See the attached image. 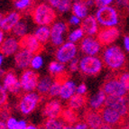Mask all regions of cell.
Masks as SVG:
<instances>
[{
  "instance_id": "cell-37",
  "label": "cell",
  "mask_w": 129,
  "mask_h": 129,
  "mask_svg": "<svg viewBox=\"0 0 129 129\" xmlns=\"http://www.w3.org/2000/svg\"><path fill=\"white\" fill-rule=\"evenodd\" d=\"M68 69L71 73H74V72L80 71V60L76 57L72 60H71L69 62V65H68Z\"/></svg>"
},
{
  "instance_id": "cell-38",
  "label": "cell",
  "mask_w": 129,
  "mask_h": 129,
  "mask_svg": "<svg viewBox=\"0 0 129 129\" xmlns=\"http://www.w3.org/2000/svg\"><path fill=\"white\" fill-rule=\"evenodd\" d=\"M6 122V125H7V129H15L17 126L18 120L15 118V116H9L7 120L5 121Z\"/></svg>"
},
{
  "instance_id": "cell-19",
  "label": "cell",
  "mask_w": 129,
  "mask_h": 129,
  "mask_svg": "<svg viewBox=\"0 0 129 129\" xmlns=\"http://www.w3.org/2000/svg\"><path fill=\"white\" fill-rule=\"evenodd\" d=\"M84 121L88 125V129H98L104 124L100 111L88 109L84 114Z\"/></svg>"
},
{
  "instance_id": "cell-9",
  "label": "cell",
  "mask_w": 129,
  "mask_h": 129,
  "mask_svg": "<svg viewBox=\"0 0 129 129\" xmlns=\"http://www.w3.org/2000/svg\"><path fill=\"white\" fill-rule=\"evenodd\" d=\"M80 49L84 55L95 56L99 55L102 52L103 46L97 38H94V36H87L80 41Z\"/></svg>"
},
{
  "instance_id": "cell-42",
  "label": "cell",
  "mask_w": 129,
  "mask_h": 129,
  "mask_svg": "<svg viewBox=\"0 0 129 129\" xmlns=\"http://www.w3.org/2000/svg\"><path fill=\"white\" fill-rule=\"evenodd\" d=\"M10 116V110L6 107H3L2 108V113H1V120L6 121L7 118Z\"/></svg>"
},
{
  "instance_id": "cell-54",
  "label": "cell",
  "mask_w": 129,
  "mask_h": 129,
  "mask_svg": "<svg viewBox=\"0 0 129 129\" xmlns=\"http://www.w3.org/2000/svg\"><path fill=\"white\" fill-rule=\"evenodd\" d=\"M62 129H73V125H64V126H63Z\"/></svg>"
},
{
  "instance_id": "cell-10",
  "label": "cell",
  "mask_w": 129,
  "mask_h": 129,
  "mask_svg": "<svg viewBox=\"0 0 129 129\" xmlns=\"http://www.w3.org/2000/svg\"><path fill=\"white\" fill-rule=\"evenodd\" d=\"M105 106H108L116 109L124 118H125L129 115V99L126 96L125 97L107 96Z\"/></svg>"
},
{
  "instance_id": "cell-17",
  "label": "cell",
  "mask_w": 129,
  "mask_h": 129,
  "mask_svg": "<svg viewBox=\"0 0 129 129\" xmlns=\"http://www.w3.org/2000/svg\"><path fill=\"white\" fill-rule=\"evenodd\" d=\"M19 49V40L15 36H9L5 38L3 43L0 44V52L7 57L15 55Z\"/></svg>"
},
{
  "instance_id": "cell-1",
  "label": "cell",
  "mask_w": 129,
  "mask_h": 129,
  "mask_svg": "<svg viewBox=\"0 0 129 129\" xmlns=\"http://www.w3.org/2000/svg\"><path fill=\"white\" fill-rule=\"evenodd\" d=\"M101 59L108 69L112 71H120L125 67L126 56L123 50L116 44L105 46L101 52Z\"/></svg>"
},
{
  "instance_id": "cell-28",
  "label": "cell",
  "mask_w": 129,
  "mask_h": 129,
  "mask_svg": "<svg viewBox=\"0 0 129 129\" xmlns=\"http://www.w3.org/2000/svg\"><path fill=\"white\" fill-rule=\"evenodd\" d=\"M71 10L73 15H77L78 17H80V19H84L86 17L88 13V8L87 7V6L83 3L82 0H77L74 2V4L71 7Z\"/></svg>"
},
{
  "instance_id": "cell-3",
  "label": "cell",
  "mask_w": 129,
  "mask_h": 129,
  "mask_svg": "<svg viewBox=\"0 0 129 129\" xmlns=\"http://www.w3.org/2000/svg\"><path fill=\"white\" fill-rule=\"evenodd\" d=\"M103 67L102 59L98 55H84L80 59V71L85 76L93 77L99 75Z\"/></svg>"
},
{
  "instance_id": "cell-51",
  "label": "cell",
  "mask_w": 129,
  "mask_h": 129,
  "mask_svg": "<svg viewBox=\"0 0 129 129\" xmlns=\"http://www.w3.org/2000/svg\"><path fill=\"white\" fill-rule=\"evenodd\" d=\"M0 129H7V125H6V122L3 120H0Z\"/></svg>"
},
{
  "instance_id": "cell-47",
  "label": "cell",
  "mask_w": 129,
  "mask_h": 129,
  "mask_svg": "<svg viewBox=\"0 0 129 129\" xmlns=\"http://www.w3.org/2000/svg\"><path fill=\"white\" fill-rule=\"evenodd\" d=\"M47 2L51 7H52L53 8H57L60 2V0H47Z\"/></svg>"
},
{
  "instance_id": "cell-36",
  "label": "cell",
  "mask_w": 129,
  "mask_h": 129,
  "mask_svg": "<svg viewBox=\"0 0 129 129\" xmlns=\"http://www.w3.org/2000/svg\"><path fill=\"white\" fill-rule=\"evenodd\" d=\"M8 102V92L6 88L3 87L2 84H0V108L6 107Z\"/></svg>"
},
{
  "instance_id": "cell-4",
  "label": "cell",
  "mask_w": 129,
  "mask_h": 129,
  "mask_svg": "<svg viewBox=\"0 0 129 129\" xmlns=\"http://www.w3.org/2000/svg\"><path fill=\"white\" fill-rule=\"evenodd\" d=\"M95 17L102 27H115L119 24L118 12L111 6L99 7L96 11Z\"/></svg>"
},
{
  "instance_id": "cell-5",
  "label": "cell",
  "mask_w": 129,
  "mask_h": 129,
  "mask_svg": "<svg viewBox=\"0 0 129 129\" xmlns=\"http://www.w3.org/2000/svg\"><path fill=\"white\" fill-rule=\"evenodd\" d=\"M42 96L38 92L31 91V92H24L20 97L17 103V108L20 113L24 116L32 114L42 101Z\"/></svg>"
},
{
  "instance_id": "cell-44",
  "label": "cell",
  "mask_w": 129,
  "mask_h": 129,
  "mask_svg": "<svg viewBox=\"0 0 129 129\" xmlns=\"http://www.w3.org/2000/svg\"><path fill=\"white\" fill-rule=\"evenodd\" d=\"M28 124L24 119H21V120H18V124H17V126L15 129H27L28 127Z\"/></svg>"
},
{
  "instance_id": "cell-32",
  "label": "cell",
  "mask_w": 129,
  "mask_h": 129,
  "mask_svg": "<svg viewBox=\"0 0 129 129\" xmlns=\"http://www.w3.org/2000/svg\"><path fill=\"white\" fill-rule=\"evenodd\" d=\"M84 31L82 30L81 27H78L76 29H74L73 31H71L68 35V41L71 42V43H78V42L81 41L84 38Z\"/></svg>"
},
{
  "instance_id": "cell-59",
  "label": "cell",
  "mask_w": 129,
  "mask_h": 129,
  "mask_svg": "<svg viewBox=\"0 0 129 129\" xmlns=\"http://www.w3.org/2000/svg\"><path fill=\"white\" fill-rule=\"evenodd\" d=\"M126 8H127V11H128V13H129V5H128V7H127Z\"/></svg>"
},
{
  "instance_id": "cell-35",
  "label": "cell",
  "mask_w": 129,
  "mask_h": 129,
  "mask_svg": "<svg viewBox=\"0 0 129 129\" xmlns=\"http://www.w3.org/2000/svg\"><path fill=\"white\" fill-rule=\"evenodd\" d=\"M117 79L120 80L124 88H125L127 93H129V72L128 71H123L117 76Z\"/></svg>"
},
{
  "instance_id": "cell-56",
  "label": "cell",
  "mask_w": 129,
  "mask_h": 129,
  "mask_svg": "<svg viewBox=\"0 0 129 129\" xmlns=\"http://www.w3.org/2000/svg\"><path fill=\"white\" fill-rule=\"evenodd\" d=\"M120 129H129V124L127 123V124H125V125H122Z\"/></svg>"
},
{
  "instance_id": "cell-20",
  "label": "cell",
  "mask_w": 129,
  "mask_h": 129,
  "mask_svg": "<svg viewBox=\"0 0 129 129\" xmlns=\"http://www.w3.org/2000/svg\"><path fill=\"white\" fill-rule=\"evenodd\" d=\"M80 27L87 36H95L99 31V24L93 15H87L81 21Z\"/></svg>"
},
{
  "instance_id": "cell-61",
  "label": "cell",
  "mask_w": 129,
  "mask_h": 129,
  "mask_svg": "<svg viewBox=\"0 0 129 129\" xmlns=\"http://www.w3.org/2000/svg\"><path fill=\"white\" fill-rule=\"evenodd\" d=\"M71 1H77V0H71Z\"/></svg>"
},
{
  "instance_id": "cell-45",
  "label": "cell",
  "mask_w": 129,
  "mask_h": 129,
  "mask_svg": "<svg viewBox=\"0 0 129 129\" xmlns=\"http://www.w3.org/2000/svg\"><path fill=\"white\" fill-rule=\"evenodd\" d=\"M116 6L121 8H125L127 7L129 5V0H116Z\"/></svg>"
},
{
  "instance_id": "cell-27",
  "label": "cell",
  "mask_w": 129,
  "mask_h": 129,
  "mask_svg": "<svg viewBox=\"0 0 129 129\" xmlns=\"http://www.w3.org/2000/svg\"><path fill=\"white\" fill-rule=\"evenodd\" d=\"M60 118L62 119L63 122L67 125H74L75 123L79 121V115H78L77 111L67 107L66 108H63Z\"/></svg>"
},
{
  "instance_id": "cell-24",
  "label": "cell",
  "mask_w": 129,
  "mask_h": 129,
  "mask_svg": "<svg viewBox=\"0 0 129 129\" xmlns=\"http://www.w3.org/2000/svg\"><path fill=\"white\" fill-rule=\"evenodd\" d=\"M87 103H88V100H87L86 96L75 93V94L68 100L67 107L71 108V109L75 110V111H79V110L82 109V108L87 105Z\"/></svg>"
},
{
  "instance_id": "cell-48",
  "label": "cell",
  "mask_w": 129,
  "mask_h": 129,
  "mask_svg": "<svg viewBox=\"0 0 129 129\" xmlns=\"http://www.w3.org/2000/svg\"><path fill=\"white\" fill-rule=\"evenodd\" d=\"M83 3L87 6L88 8H90V7H94L95 6V0H82Z\"/></svg>"
},
{
  "instance_id": "cell-53",
  "label": "cell",
  "mask_w": 129,
  "mask_h": 129,
  "mask_svg": "<svg viewBox=\"0 0 129 129\" xmlns=\"http://www.w3.org/2000/svg\"><path fill=\"white\" fill-rule=\"evenodd\" d=\"M27 129H40V127L36 126V125H32V124H29Z\"/></svg>"
},
{
  "instance_id": "cell-62",
  "label": "cell",
  "mask_w": 129,
  "mask_h": 129,
  "mask_svg": "<svg viewBox=\"0 0 129 129\" xmlns=\"http://www.w3.org/2000/svg\"><path fill=\"white\" fill-rule=\"evenodd\" d=\"M128 124H129V118H128Z\"/></svg>"
},
{
  "instance_id": "cell-26",
  "label": "cell",
  "mask_w": 129,
  "mask_h": 129,
  "mask_svg": "<svg viewBox=\"0 0 129 129\" xmlns=\"http://www.w3.org/2000/svg\"><path fill=\"white\" fill-rule=\"evenodd\" d=\"M35 36L37 38L40 43L44 45L48 42L50 41V37H51V28L48 25H39L35 29L34 33Z\"/></svg>"
},
{
  "instance_id": "cell-60",
  "label": "cell",
  "mask_w": 129,
  "mask_h": 129,
  "mask_svg": "<svg viewBox=\"0 0 129 129\" xmlns=\"http://www.w3.org/2000/svg\"><path fill=\"white\" fill-rule=\"evenodd\" d=\"M40 129H46V128H43V127H42V126H41V128H40Z\"/></svg>"
},
{
  "instance_id": "cell-11",
  "label": "cell",
  "mask_w": 129,
  "mask_h": 129,
  "mask_svg": "<svg viewBox=\"0 0 129 129\" xmlns=\"http://www.w3.org/2000/svg\"><path fill=\"white\" fill-rule=\"evenodd\" d=\"M102 90L107 96H115V97H125L127 95L125 88L122 85L120 80L116 78H110L107 80L102 85Z\"/></svg>"
},
{
  "instance_id": "cell-49",
  "label": "cell",
  "mask_w": 129,
  "mask_h": 129,
  "mask_svg": "<svg viewBox=\"0 0 129 129\" xmlns=\"http://www.w3.org/2000/svg\"><path fill=\"white\" fill-rule=\"evenodd\" d=\"M98 129H114V127L111 126V125H108V124H105V123H104L103 125H102L101 126H99Z\"/></svg>"
},
{
  "instance_id": "cell-12",
  "label": "cell",
  "mask_w": 129,
  "mask_h": 129,
  "mask_svg": "<svg viewBox=\"0 0 129 129\" xmlns=\"http://www.w3.org/2000/svg\"><path fill=\"white\" fill-rule=\"evenodd\" d=\"M120 36V31L116 26L115 27H103L99 29L97 34V39L102 46H108L116 43Z\"/></svg>"
},
{
  "instance_id": "cell-23",
  "label": "cell",
  "mask_w": 129,
  "mask_h": 129,
  "mask_svg": "<svg viewBox=\"0 0 129 129\" xmlns=\"http://www.w3.org/2000/svg\"><path fill=\"white\" fill-rule=\"evenodd\" d=\"M76 88H77V85L73 80H70V79L65 80L62 82V85L60 88V96H59L60 100L68 101L76 93Z\"/></svg>"
},
{
  "instance_id": "cell-31",
  "label": "cell",
  "mask_w": 129,
  "mask_h": 129,
  "mask_svg": "<svg viewBox=\"0 0 129 129\" xmlns=\"http://www.w3.org/2000/svg\"><path fill=\"white\" fill-rule=\"evenodd\" d=\"M34 0H14V7L17 11H26L32 8Z\"/></svg>"
},
{
  "instance_id": "cell-16",
  "label": "cell",
  "mask_w": 129,
  "mask_h": 129,
  "mask_svg": "<svg viewBox=\"0 0 129 129\" xmlns=\"http://www.w3.org/2000/svg\"><path fill=\"white\" fill-rule=\"evenodd\" d=\"M100 113H101L104 123L111 126L123 124V120L125 119L116 109L108 106H104L103 108L100 110Z\"/></svg>"
},
{
  "instance_id": "cell-58",
  "label": "cell",
  "mask_w": 129,
  "mask_h": 129,
  "mask_svg": "<svg viewBox=\"0 0 129 129\" xmlns=\"http://www.w3.org/2000/svg\"><path fill=\"white\" fill-rule=\"evenodd\" d=\"M1 113H2V108H0V120H1Z\"/></svg>"
},
{
  "instance_id": "cell-50",
  "label": "cell",
  "mask_w": 129,
  "mask_h": 129,
  "mask_svg": "<svg viewBox=\"0 0 129 129\" xmlns=\"http://www.w3.org/2000/svg\"><path fill=\"white\" fill-rule=\"evenodd\" d=\"M4 39H5V33L0 29V44L3 43Z\"/></svg>"
},
{
  "instance_id": "cell-7",
  "label": "cell",
  "mask_w": 129,
  "mask_h": 129,
  "mask_svg": "<svg viewBox=\"0 0 129 129\" xmlns=\"http://www.w3.org/2000/svg\"><path fill=\"white\" fill-rule=\"evenodd\" d=\"M40 79L36 71L33 69H25L22 71L19 77L22 90L24 92H31L36 89L37 83Z\"/></svg>"
},
{
  "instance_id": "cell-34",
  "label": "cell",
  "mask_w": 129,
  "mask_h": 129,
  "mask_svg": "<svg viewBox=\"0 0 129 129\" xmlns=\"http://www.w3.org/2000/svg\"><path fill=\"white\" fill-rule=\"evenodd\" d=\"M71 7H72V5H71V0H60V4L56 9L60 14H65L67 12H69L70 10H71Z\"/></svg>"
},
{
  "instance_id": "cell-21",
  "label": "cell",
  "mask_w": 129,
  "mask_h": 129,
  "mask_svg": "<svg viewBox=\"0 0 129 129\" xmlns=\"http://www.w3.org/2000/svg\"><path fill=\"white\" fill-rule=\"evenodd\" d=\"M14 56H15L14 60H15V66L17 67L18 69L24 71V70L28 69L30 67L31 60H32L34 54H32L31 52L26 51V50L20 48L18 50V52Z\"/></svg>"
},
{
  "instance_id": "cell-13",
  "label": "cell",
  "mask_w": 129,
  "mask_h": 129,
  "mask_svg": "<svg viewBox=\"0 0 129 129\" xmlns=\"http://www.w3.org/2000/svg\"><path fill=\"white\" fill-rule=\"evenodd\" d=\"M2 85L8 93L14 95H19L22 92L21 84L19 78L14 71H7L2 79Z\"/></svg>"
},
{
  "instance_id": "cell-25",
  "label": "cell",
  "mask_w": 129,
  "mask_h": 129,
  "mask_svg": "<svg viewBox=\"0 0 129 129\" xmlns=\"http://www.w3.org/2000/svg\"><path fill=\"white\" fill-rule=\"evenodd\" d=\"M53 81L52 76H43L40 78L38 80L36 87V91L41 95L42 97L48 96L50 88L52 86V83Z\"/></svg>"
},
{
  "instance_id": "cell-30",
  "label": "cell",
  "mask_w": 129,
  "mask_h": 129,
  "mask_svg": "<svg viewBox=\"0 0 129 129\" xmlns=\"http://www.w3.org/2000/svg\"><path fill=\"white\" fill-rule=\"evenodd\" d=\"M27 31H28V24L26 23V21L20 20L17 24L15 25V27L13 28L12 34H13L15 37H18L20 39L21 37L27 35Z\"/></svg>"
},
{
  "instance_id": "cell-57",
  "label": "cell",
  "mask_w": 129,
  "mask_h": 129,
  "mask_svg": "<svg viewBox=\"0 0 129 129\" xmlns=\"http://www.w3.org/2000/svg\"><path fill=\"white\" fill-rule=\"evenodd\" d=\"M3 17H4V15H3V14L0 13V26H1V23H2Z\"/></svg>"
},
{
  "instance_id": "cell-18",
  "label": "cell",
  "mask_w": 129,
  "mask_h": 129,
  "mask_svg": "<svg viewBox=\"0 0 129 129\" xmlns=\"http://www.w3.org/2000/svg\"><path fill=\"white\" fill-rule=\"evenodd\" d=\"M21 18H22V15L19 12H17V11L9 12L8 14L4 15L2 23H1V26H0V29L4 33L12 32L13 28L21 20Z\"/></svg>"
},
{
  "instance_id": "cell-55",
  "label": "cell",
  "mask_w": 129,
  "mask_h": 129,
  "mask_svg": "<svg viewBox=\"0 0 129 129\" xmlns=\"http://www.w3.org/2000/svg\"><path fill=\"white\" fill-rule=\"evenodd\" d=\"M5 74H6V71H5L3 69L0 68V79H3V77H4Z\"/></svg>"
},
{
  "instance_id": "cell-6",
  "label": "cell",
  "mask_w": 129,
  "mask_h": 129,
  "mask_svg": "<svg viewBox=\"0 0 129 129\" xmlns=\"http://www.w3.org/2000/svg\"><path fill=\"white\" fill-rule=\"evenodd\" d=\"M78 55V46L71 42H64L55 52V59L63 64L69 63Z\"/></svg>"
},
{
  "instance_id": "cell-52",
  "label": "cell",
  "mask_w": 129,
  "mask_h": 129,
  "mask_svg": "<svg viewBox=\"0 0 129 129\" xmlns=\"http://www.w3.org/2000/svg\"><path fill=\"white\" fill-rule=\"evenodd\" d=\"M4 60H5V56L0 52V68L2 67L3 63H4Z\"/></svg>"
},
{
  "instance_id": "cell-39",
  "label": "cell",
  "mask_w": 129,
  "mask_h": 129,
  "mask_svg": "<svg viewBox=\"0 0 129 129\" xmlns=\"http://www.w3.org/2000/svg\"><path fill=\"white\" fill-rule=\"evenodd\" d=\"M114 0H95V6L99 8V7H106V6H110V4L113 3Z\"/></svg>"
},
{
  "instance_id": "cell-14",
  "label": "cell",
  "mask_w": 129,
  "mask_h": 129,
  "mask_svg": "<svg viewBox=\"0 0 129 129\" xmlns=\"http://www.w3.org/2000/svg\"><path fill=\"white\" fill-rule=\"evenodd\" d=\"M19 44L21 49H24L32 54H38L43 51V45L37 40L35 35L27 34L19 39Z\"/></svg>"
},
{
  "instance_id": "cell-2",
  "label": "cell",
  "mask_w": 129,
  "mask_h": 129,
  "mask_svg": "<svg viewBox=\"0 0 129 129\" xmlns=\"http://www.w3.org/2000/svg\"><path fill=\"white\" fill-rule=\"evenodd\" d=\"M31 15L35 24L38 25H52L57 18L56 11L46 3H40L33 7Z\"/></svg>"
},
{
  "instance_id": "cell-22",
  "label": "cell",
  "mask_w": 129,
  "mask_h": 129,
  "mask_svg": "<svg viewBox=\"0 0 129 129\" xmlns=\"http://www.w3.org/2000/svg\"><path fill=\"white\" fill-rule=\"evenodd\" d=\"M106 99H107V94L102 89H100L89 98L87 104H88L89 109L100 111L105 106Z\"/></svg>"
},
{
  "instance_id": "cell-41",
  "label": "cell",
  "mask_w": 129,
  "mask_h": 129,
  "mask_svg": "<svg viewBox=\"0 0 129 129\" xmlns=\"http://www.w3.org/2000/svg\"><path fill=\"white\" fill-rule=\"evenodd\" d=\"M69 24L71 25H79L81 24V19L80 17H78L77 15H72L69 19Z\"/></svg>"
},
{
  "instance_id": "cell-43",
  "label": "cell",
  "mask_w": 129,
  "mask_h": 129,
  "mask_svg": "<svg viewBox=\"0 0 129 129\" xmlns=\"http://www.w3.org/2000/svg\"><path fill=\"white\" fill-rule=\"evenodd\" d=\"M73 125V129H88V125L86 124L85 121H78L77 123H75Z\"/></svg>"
},
{
  "instance_id": "cell-40",
  "label": "cell",
  "mask_w": 129,
  "mask_h": 129,
  "mask_svg": "<svg viewBox=\"0 0 129 129\" xmlns=\"http://www.w3.org/2000/svg\"><path fill=\"white\" fill-rule=\"evenodd\" d=\"M87 91H88V88H87L86 84H84V83L78 85L77 88H76V93L80 95H83V96H85V95L87 94Z\"/></svg>"
},
{
  "instance_id": "cell-15",
  "label": "cell",
  "mask_w": 129,
  "mask_h": 129,
  "mask_svg": "<svg viewBox=\"0 0 129 129\" xmlns=\"http://www.w3.org/2000/svg\"><path fill=\"white\" fill-rule=\"evenodd\" d=\"M63 110L62 103L58 99H49L43 108V115L45 118H59Z\"/></svg>"
},
{
  "instance_id": "cell-29",
  "label": "cell",
  "mask_w": 129,
  "mask_h": 129,
  "mask_svg": "<svg viewBox=\"0 0 129 129\" xmlns=\"http://www.w3.org/2000/svg\"><path fill=\"white\" fill-rule=\"evenodd\" d=\"M66 70V66L63 63L60 62L58 60H54L50 62L48 65V71H49L50 74L53 77H57V76L60 75L65 72Z\"/></svg>"
},
{
  "instance_id": "cell-46",
  "label": "cell",
  "mask_w": 129,
  "mask_h": 129,
  "mask_svg": "<svg viewBox=\"0 0 129 129\" xmlns=\"http://www.w3.org/2000/svg\"><path fill=\"white\" fill-rule=\"evenodd\" d=\"M123 43H124V48L127 52H129V35H125L123 39Z\"/></svg>"
},
{
  "instance_id": "cell-33",
  "label": "cell",
  "mask_w": 129,
  "mask_h": 129,
  "mask_svg": "<svg viewBox=\"0 0 129 129\" xmlns=\"http://www.w3.org/2000/svg\"><path fill=\"white\" fill-rule=\"evenodd\" d=\"M43 63H44V61H43V58L41 54H34L32 60H31L30 68L35 70V71H38V70L42 69V67L43 66Z\"/></svg>"
},
{
  "instance_id": "cell-8",
  "label": "cell",
  "mask_w": 129,
  "mask_h": 129,
  "mask_svg": "<svg viewBox=\"0 0 129 129\" xmlns=\"http://www.w3.org/2000/svg\"><path fill=\"white\" fill-rule=\"evenodd\" d=\"M51 37L50 42L56 47H59L65 42L64 35L68 32V24L62 21L54 22L51 25Z\"/></svg>"
}]
</instances>
